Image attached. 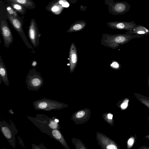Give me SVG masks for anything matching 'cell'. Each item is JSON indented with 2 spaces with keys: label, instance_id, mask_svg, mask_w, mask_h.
I'll return each mask as SVG.
<instances>
[{
  "label": "cell",
  "instance_id": "obj_25",
  "mask_svg": "<svg viewBox=\"0 0 149 149\" xmlns=\"http://www.w3.org/2000/svg\"><path fill=\"white\" fill-rule=\"evenodd\" d=\"M134 140L132 138H130L128 141V144L130 146H132Z\"/></svg>",
  "mask_w": 149,
  "mask_h": 149
},
{
  "label": "cell",
  "instance_id": "obj_27",
  "mask_svg": "<svg viewBox=\"0 0 149 149\" xmlns=\"http://www.w3.org/2000/svg\"><path fill=\"white\" fill-rule=\"evenodd\" d=\"M108 118L109 119H112L113 115L110 113H109L107 115Z\"/></svg>",
  "mask_w": 149,
  "mask_h": 149
},
{
  "label": "cell",
  "instance_id": "obj_3",
  "mask_svg": "<svg viewBox=\"0 0 149 149\" xmlns=\"http://www.w3.org/2000/svg\"><path fill=\"white\" fill-rule=\"evenodd\" d=\"M27 88L30 90L38 91L44 84V80L39 73L34 69L31 70L26 77Z\"/></svg>",
  "mask_w": 149,
  "mask_h": 149
},
{
  "label": "cell",
  "instance_id": "obj_22",
  "mask_svg": "<svg viewBox=\"0 0 149 149\" xmlns=\"http://www.w3.org/2000/svg\"><path fill=\"white\" fill-rule=\"evenodd\" d=\"M85 114L84 111H83L79 112L76 114V117L77 118H80L83 116Z\"/></svg>",
  "mask_w": 149,
  "mask_h": 149
},
{
  "label": "cell",
  "instance_id": "obj_18",
  "mask_svg": "<svg viewBox=\"0 0 149 149\" xmlns=\"http://www.w3.org/2000/svg\"><path fill=\"white\" fill-rule=\"evenodd\" d=\"M7 3V2H6ZM6 9L7 13L10 15L14 16L19 19L22 20V18L19 16L17 12L10 5L5 3Z\"/></svg>",
  "mask_w": 149,
  "mask_h": 149
},
{
  "label": "cell",
  "instance_id": "obj_1",
  "mask_svg": "<svg viewBox=\"0 0 149 149\" xmlns=\"http://www.w3.org/2000/svg\"><path fill=\"white\" fill-rule=\"evenodd\" d=\"M29 119L43 133L51 136L52 130L58 129V124L56 121L54 116L49 118L45 115L38 114L35 117L27 116Z\"/></svg>",
  "mask_w": 149,
  "mask_h": 149
},
{
  "label": "cell",
  "instance_id": "obj_20",
  "mask_svg": "<svg viewBox=\"0 0 149 149\" xmlns=\"http://www.w3.org/2000/svg\"><path fill=\"white\" fill-rule=\"evenodd\" d=\"M110 67L115 70H119L121 67V65L117 61H113L111 63H110Z\"/></svg>",
  "mask_w": 149,
  "mask_h": 149
},
{
  "label": "cell",
  "instance_id": "obj_21",
  "mask_svg": "<svg viewBox=\"0 0 149 149\" xmlns=\"http://www.w3.org/2000/svg\"><path fill=\"white\" fill-rule=\"evenodd\" d=\"M32 148L33 149H46L47 148L44 146L42 145H39V146L35 144H32Z\"/></svg>",
  "mask_w": 149,
  "mask_h": 149
},
{
  "label": "cell",
  "instance_id": "obj_10",
  "mask_svg": "<svg viewBox=\"0 0 149 149\" xmlns=\"http://www.w3.org/2000/svg\"><path fill=\"white\" fill-rule=\"evenodd\" d=\"M137 25L133 21L130 22H117L112 23L110 26L112 28L129 31Z\"/></svg>",
  "mask_w": 149,
  "mask_h": 149
},
{
  "label": "cell",
  "instance_id": "obj_11",
  "mask_svg": "<svg viewBox=\"0 0 149 149\" xmlns=\"http://www.w3.org/2000/svg\"><path fill=\"white\" fill-rule=\"evenodd\" d=\"M0 84L2 81L6 86H8L9 82L7 69L1 58L0 56Z\"/></svg>",
  "mask_w": 149,
  "mask_h": 149
},
{
  "label": "cell",
  "instance_id": "obj_15",
  "mask_svg": "<svg viewBox=\"0 0 149 149\" xmlns=\"http://www.w3.org/2000/svg\"><path fill=\"white\" fill-rule=\"evenodd\" d=\"M10 5L18 13L24 15L26 11V8L24 6L13 2H6Z\"/></svg>",
  "mask_w": 149,
  "mask_h": 149
},
{
  "label": "cell",
  "instance_id": "obj_17",
  "mask_svg": "<svg viewBox=\"0 0 149 149\" xmlns=\"http://www.w3.org/2000/svg\"><path fill=\"white\" fill-rule=\"evenodd\" d=\"M51 137L59 141L61 143H63L61 134L58 129H54L52 130Z\"/></svg>",
  "mask_w": 149,
  "mask_h": 149
},
{
  "label": "cell",
  "instance_id": "obj_5",
  "mask_svg": "<svg viewBox=\"0 0 149 149\" xmlns=\"http://www.w3.org/2000/svg\"><path fill=\"white\" fill-rule=\"evenodd\" d=\"M8 19L9 21L13 27L20 35L26 45L31 50L32 53L35 52L34 49L28 41L23 29V21L14 16L10 15L7 13Z\"/></svg>",
  "mask_w": 149,
  "mask_h": 149
},
{
  "label": "cell",
  "instance_id": "obj_29",
  "mask_svg": "<svg viewBox=\"0 0 149 149\" xmlns=\"http://www.w3.org/2000/svg\"><path fill=\"white\" fill-rule=\"evenodd\" d=\"M148 85H149V76H148Z\"/></svg>",
  "mask_w": 149,
  "mask_h": 149
},
{
  "label": "cell",
  "instance_id": "obj_6",
  "mask_svg": "<svg viewBox=\"0 0 149 149\" xmlns=\"http://www.w3.org/2000/svg\"><path fill=\"white\" fill-rule=\"evenodd\" d=\"M28 37L34 47H37L39 43V39L41 35L39 32L38 27L35 19H31L29 28Z\"/></svg>",
  "mask_w": 149,
  "mask_h": 149
},
{
  "label": "cell",
  "instance_id": "obj_19",
  "mask_svg": "<svg viewBox=\"0 0 149 149\" xmlns=\"http://www.w3.org/2000/svg\"><path fill=\"white\" fill-rule=\"evenodd\" d=\"M84 24H76L73 25L68 30L67 32H72L80 31L84 27Z\"/></svg>",
  "mask_w": 149,
  "mask_h": 149
},
{
  "label": "cell",
  "instance_id": "obj_24",
  "mask_svg": "<svg viewBox=\"0 0 149 149\" xmlns=\"http://www.w3.org/2000/svg\"><path fill=\"white\" fill-rule=\"evenodd\" d=\"M107 149H116L117 148L115 145L111 144L108 145L107 147Z\"/></svg>",
  "mask_w": 149,
  "mask_h": 149
},
{
  "label": "cell",
  "instance_id": "obj_12",
  "mask_svg": "<svg viewBox=\"0 0 149 149\" xmlns=\"http://www.w3.org/2000/svg\"><path fill=\"white\" fill-rule=\"evenodd\" d=\"M126 33L142 36L147 35L149 34V30L143 26L137 25L131 30L126 32Z\"/></svg>",
  "mask_w": 149,
  "mask_h": 149
},
{
  "label": "cell",
  "instance_id": "obj_23",
  "mask_svg": "<svg viewBox=\"0 0 149 149\" xmlns=\"http://www.w3.org/2000/svg\"><path fill=\"white\" fill-rule=\"evenodd\" d=\"M128 100H125L121 104V107L123 109H125L126 108L128 105Z\"/></svg>",
  "mask_w": 149,
  "mask_h": 149
},
{
  "label": "cell",
  "instance_id": "obj_16",
  "mask_svg": "<svg viewBox=\"0 0 149 149\" xmlns=\"http://www.w3.org/2000/svg\"><path fill=\"white\" fill-rule=\"evenodd\" d=\"M8 17L5 3L1 0L0 1V20H7Z\"/></svg>",
  "mask_w": 149,
  "mask_h": 149
},
{
  "label": "cell",
  "instance_id": "obj_9",
  "mask_svg": "<svg viewBox=\"0 0 149 149\" xmlns=\"http://www.w3.org/2000/svg\"><path fill=\"white\" fill-rule=\"evenodd\" d=\"M69 58L70 71L72 73L74 72L78 62L77 49L74 42L72 43L70 47Z\"/></svg>",
  "mask_w": 149,
  "mask_h": 149
},
{
  "label": "cell",
  "instance_id": "obj_8",
  "mask_svg": "<svg viewBox=\"0 0 149 149\" xmlns=\"http://www.w3.org/2000/svg\"><path fill=\"white\" fill-rule=\"evenodd\" d=\"M0 130L3 136L14 148L15 147V140L12 127L5 121H0Z\"/></svg>",
  "mask_w": 149,
  "mask_h": 149
},
{
  "label": "cell",
  "instance_id": "obj_26",
  "mask_svg": "<svg viewBox=\"0 0 149 149\" xmlns=\"http://www.w3.org/2000/svg\"><path fill=\"white\" fill-rule=\"evenodd\" d=\"M69 6V3L67 2H64L62 4V6L63 7L67 8Z\"/></svg>",
  "mask_w": 149,
  "mask_h": 149
},
{
  "label": "cell",
  "instance_id": "obj_4",
  "mask_svg": "<svg viewBox=\"0 0 149 149\" xmlns=\"http://www.w3.org/2000/svg\"><path fill=\"white\" fill-rule=\"evenodd\" d=\"M33 104L36 110L47 111L58 109L61 107V105L56 101L45 98L33 102Z\"/></svg>",
  "mask_w": 149,
  "mask_h": 149
},
{
  "label": "cell",
  "instance_id": "obj_14",
  "mask_svg": "<svg viewBox=\"0 0 149 149\" xmlns=\"http://www.w3.org/2000/svg\"><path fill=\"white\" fill-rule=\"evenodd\" d=\"M6 2H13L19 4L29 9H32L36 7L35 3L32 0H5Z\"/></svg>",
  "mask_w": 149,
  "mask_h": 149
},
{
  "label": "cell",
  "instance_id": "obj_7",
  "mask_svg": "<svg viewBox=\"0 0 149 149\" xmlns=\"http://www.w3.org/2000/svg\"><path fill=\"white\" fill-rule=\"evenodd\" d=\"M0 29L4 40V45L6 47L8 48L13 43V38L7 20H0Z\"/></svg>",
  "mask_w": 149,
  "mask_h": 149
},
{
  "label": "cell",
  "instance_id": "obj_13",
  "mask_svg": "<svg viewBox=\"0 0 149 149\" xmlns=\"http://www.w3.org/2000/svg\"><path fill=\"white\" fill-rule=\"evenodd\" d=\"M131 5L126 2H119L116 4L114 10L118 13L123 14L130 10Z\"/></svg>",
  "mask_w": 149,
  "mask_h": 149
},
{
  "label": "cell",
  "instance_id": "obj_2",
  "mask_svg": "<svg viewBox=\"0 0 149 149\" xmlns=\"http://www.w3.org/2000/svg\"><path fill=\"white\" fill-rule=\"evenodd\" d=\"M142 36H143L141 35L126 33L115 35L103 34L101 40V44L107 47L116 49L120 45H123L133 39Z\"/></svg>",
  "mask_w": 149,
  "mask_h": 149
},
{
  "label": "cell",
  "instance_id": "obj_28",
  "mask_svg": "<svg viewBox=\"0 0 149 149\" xmlns=\"http://www.w3.org/2000/svg\"><path fill=\"white\" fill-rule=\"evenodd\" d=\"M9 113L12 114L14 113V112L12 110V109H10L9 110Z\"/></svg>",
  "mask_w": 149,
  "mask_h": 149
}]
</instances>
